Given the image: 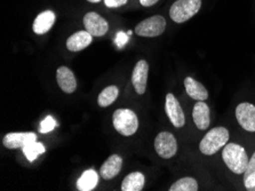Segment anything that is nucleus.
Instances as JSON below:
<instances>
[{
    "label": "nucleus",
    "mask_w": 255,
    "mask_h": 191,
    "mask_svg": "<svg viewBox=\"0 0 255 191\" xmlns=\"http://www.w3.org/2000/svg\"><path fill=\"white\" fill-rule=\"evenodd\" d=\"M166 30V19L161 15H153L135 26V33L140 37L154 38L163 34Z\"/></svg>",
    "instance_id": "39448f33"
},
{
    "label": "nucleus",
    "mask_w": 255,
    "mask_h": 191,
    "mask_svg": "<svg viewBox=\"0 0 255 191\" xmlns=\"http://www.w3.org/2000/svg\"><path fill=\"white\" fill-rule=\"evenodd\" d=\"M165 110L166 114L168 116V119L174 127L181 128L184 126L185 124V117L183 114L181 104L175 96L172 93H168L166 95V102H165Z\"/></svg>",
    "instance_id": "6e6552de"
},
{
    "label": "nucleus",
    "mask_w": 255,
    "mask_h": 191,
    "mask_svg": "<svg viewBox=\"0 0 255 191\" xmlns=\"http://www.w3.org/2000/svg\"><path fill=\"white\" fill-rule=\"evenodd\" d=\"M99 174L94 170H87L77 181V188L80 191H91L98 186Z\"/></svg>",
    "instance_id": "6ab92c4d"
},
{
    "label": "nucleus",
    "mask_w": 255,
    "mask_h": 191,
    "mask_svg": "<svg viewBox=\"0 0 255 191\" xmlns=\"http://www.w3.org/2000/svg\"><path fill=\"white\" fill-rule=\"evenodd\" d=\"M251 191H255V186L253 187V188H252V190H251Z\"/></svg>",
    "instance_id": "c85d7f7f"
},
{
    "label": "nucleus",
    "mask_w": 255,
    "mask_h": 191,
    "mask_svg": "<svg viewBox=\"0 0 255 191\" xmlns=\"http://www.w3.org/2000/svg\"><path fill=\"white\" fill-rule=\"evenodd\" d=\"M93 36L88 31H78L71 34L67 40V48L70 52H80L92 44Z\"/></svg>",
    "instance_id": "4468645a"
},
{
    "label": "nucleus",
    "mask_w": 255,
    "mask_h": 191,
    "mask_svg": "<svg viewBox=\"0 0 255 191\" xmlns=\"http://www.w3.org/2000/svg\"><path fill=\"white\" fill-rule=\"evenodd\" d=\"M158 1H159V0H140V3L144 7H150L153 6L154 3H157Z\"/></svg>",
    "instance_id": "bb28decb"
},
{
    "label": "nucleus",
    "mask_w": 255,
    "mask_h": 191,
    "mask_svg": "<svg viewBox=\"0 0 255 191\" xmlns=\"http://www.w3.org/2000/svg\"><path fill=\"white\" fill-rule=\"evenodd\" d=\"M202 7V0H176L169 9V16L175 23H184L194 17Z\"/></svg>",
    "instance_id": "20e7f679"
},
{
    "label": "nucleus",
    "mask_w": 255,
    "mask_h": 191,
    "mask_svg": "<svg viewBox=\"0 0 255 191\" xmlns=\"http://www.w3.org/2000/svg\"><path fill=\"white\" fill-rule=\"evenodd\" d=\"M192 119H194L197 128H199L200 131L207 130L210 126V108L204 101H198L195 104L194 111H192Z\"/></svg>",
    "instance_id": "2eb2a0df"
},
{
    "label": "nucleus",
    "mask_w": 255,
    "mask_h": 191,
    "mask_svg": "<svg viewBox=\"0 0 255 191\" xmlns=\"http://www.w3.org/2000/svg\"><path fill=\"white\" fill-rule=\"evenodd\" d=\"M244 185L245 188L249 191L252 190L255 186V153L253 154L252 158L249 161L244 172Z\"/></svg>",
    "instance_id": "5701e85b"
},
{
    "label": "nucleus",
    "mask_w": 255,
    "mask_h": 191,
    "mask_svg": "<svg viewBox=\"0 0 255 191\" xmlns=\"http://www.w3.org/2000/svg\"><path fill=\"white\" fill-rule=\"evenodd\" d=\"M123 167V159L119 155H113L103 163L100 169V175L104 180H113L121 173Z\"/></svg>",
    "instance_id": "ddd939ff"
},
{
    "label": "nucleus",
    "mask_w": 255,
    "mask_h": 191,
    "mask_svg": "<svg viewBox=\"0 0 255 191\" xmlns=\"http://www.w3.org/2000/svg\"><path fill=\"white\" fill-rule=\"evenodd\" d=\"M128 36V34H127ZM124 32H119L116 38V44H117L118 48H123L124 45H126V42L128 41V37H127Z\"/></svg>",
    "instance_id": "a878e982"
},
{
    "label": "nucleus",
    "mask_w": 255,
    "mask_h": 191,
    "mask_svg": "<svg viewBox=\"0 0 255 191\" xmlns=\"http://www.w3.org/2000/svg\"><path fill=\"white\" fill-rule=\"evenodd\" d=\"M56 80L60 88L67 94H72L77 89V80L73 72L67 67H60L56 71Z\"/></svg>",
    "instance_id": "f8f14e48"
},
{
    "label": "nucleus",
    "mask_w": 255,
    "mask_h": 191,
    "mask_svg": "<svg viewBox=\"0 0 255 191\" xmlns=\"http://www.w3.org/2000/svg\"><path fill=\"white\" fill-rule=\"evenodd\" d=\"M236 118L247 132H255V105L243 102L236 108Z\"/></svg>",
    "instance_id": "1a4fd4ad"
},
{
    "label": "nucleus",
    "mask_w": 255,
    "mask_h": 191,
    "mask_svg": "<svg viewBox=\"0 0 255 191\" xmlns=\"http://www.w3.org/2000/svg\"><path fill=\"white\" fill-rule=\"evenodd\" d=\"M36 140L37 135L32 132H15V133H8L3 136L2 144L7 149H18Z\"/></svg>",
    "instance_id": "9b49d317"
},
{
    "label": "nucleus",
    "mask_w": 255,
    "mask_h": 191,
    "mask_svg": "<svg viewBox=\"0 0 255 191\" xmlns=\"http://www.w3.org/2000/svg\"><path fill=\"white\" fill-rule=\"evenodd\" d=\"M154 149L159 157L169 159L177 153V142L169 132H161L154 139Z\"/></svg>",
    "instance_id": "423d86ee"
},
{
    "label": "nucleus",
    "mask_w": 255,
    "mask_h": 191,
    "mask_svg": "<svg viewBox=\"0 0 255 191\" xmlns=\"http://www.w3.org/2000/svg\"><path fill=\"white\" fill-rule=\"evenodd\" d=\"M128 0H104V3L106 6L109 7V8H116V7H121L126 5Z\"/></svg>",
    "instance_id": "393cba45"
},
{
    "label": "nucleus",
    "mask_w": 255,
    "mask_h": 191,
    "mask_svg": "<svg viewBox=\"0 0 255 191\" xmlns=\"http://www.w3.org/2000/svg\"><path fill=\"white\" fill-rule=\"evenodd\" d=\"M149 75V64L144 60H140L135 64L132 73V84L137 94H144L146 88V81Z\"/></svg>",
    "instance_id": "9d476101"
},
{
    "label": "nucleus",
    "mask_w": 255,
    "mask_h": 191,
    "mask_svg": "<svg viewBox=\"0 0 255 191\" xmlns=\"http://www.w3.org/2000/svg\"><path fill=\"white\" fill-rule=\"evenodd\" d=\"M184 87L187 94L196 101H205L208 99V92L203 84L191 77H187L184 79Z\"/></svg>",
    "instance_id": "f3484780"
},
{
    "label": "nucleus",
    "mask_w": 255,
    "mask_h": 191,
    "mask_svg": "<svg viewBox=\"0 0 255 191\" xmlns=\"http://www.w3.org/2000/svg\"><path fill=\"white\" fill-rule=\"evenodd\" d=\"M55 22V14L52 10H45L40 13L33 21L32 30L37 34H44L52 29Z\"/></svg>",
    "instance_id": "dca6fc26"
},
{
    "label": "nucleus",
    "mask_w": 255,
    "mask_h": 191,
    "mask_svg": "<svg viewBox=\"0 0 255 191\" xmlns=\"http://www.w3.org/2000/svg\"><path fill=\"white\" fill-rule=\"evenodd\" d=\"M85 30L88 31L93 37H102L109 30L107 19L95 11H90L84 16Z\"/></svg>",
    "instance_id": "0eeeda50"
},
{
    "label": "nucleus",
    "mask_w": 255,
    "mask_h": 191,
    "mask_svg": "<svg viewBox=\"0 0 255 191\" xmlns=\"http://www.w3.org/2000/svg\"><path fill=\"white\" fill-rule=\"evenodd\" d=\"M56 120L53 118L52 116H47L46 118L42 120L39 127V132L42 134L48 133V132H52L54 128L56 127Z\"/></svg>",
    "instance_id": "b1692460"
},
{
    "label": "nucleus",
    "mask_w": 255,
    "mask_h": 191,
    "mask_svg": "<svg viewBox=\"0 0 255 191\" xmlns=\"http://www.w3.org/2000/svg\"><path fill=\"white\" fill-rule=\"evenodd\" d=\"M198 183L194 178H182L173 183L169 188V191H197L198 190Z\"/></svg>",
    "instance_id": "412c9836"
},
{
    "label": "nucleus",
    "mask_w": 255,
    "mask_h": 191,
    "mask_svg": "<svg viewBox=\"0 0 255 191\" xmlns=\"http://www.w3.org/2000/svg\"><path fill=\"white\" fill-rule=\"evenodd\" d=\"M229 131L226 127H214L204 136L199 143L200 153L212 156L218 153V151L226 146L229 141Z\"/></svg>",
    "instance_id": "f03ea898"
},
{
    "label": "nucleus",
    "mask_w": 255,
    "mask_h": 191,
    "mask_svg": "<svg viewBox=\"0 0 255 191\" xmlns=\"http://www.w3.org/2000/svg\"><path fill=\"white\" fill-rule=\"evenodd\" d=\"M145 178L141 172H132L124 179L122 183L123 191H141L144 187Z\"/></svg>",
    "instance_id": "a211bd4d"
},
{
    "label": "nucleus",
    "mask_w": 255,
    "mask_h": 191,
    "mask_svg": "<svg viewBox=\"0 0 255 191\" xmlns=\"http://www.w3.org/2000/svg\"><path fill=\"white\" fill-rule=\"evenodd\" d=\"M119 95V89L117 86H108L100 93L98 97V103L100 107L106 108L113 104Z\"/></svg>",
    "instance_id": "aec40b11"
},
{
    "label": "nucleus",
    "mask_w": 255,
    "mask_h": 191,
    "mask_svg": "<svg viewBox=\"0 0 255 191\" xmlns=\"http://www.w3.org/2000/svg\"><path fill=\"white\" fill-rule=\"evenodd\" d=\"M113 123L115 130L124 136L135 134L138 128L137 116L130 109H117L114 112Z\"/></svg>",
    "instance_id": "7ed1b4c3"
},
{
    "label": "nucleus",
    "mask_w": 255,
    "mask_h": 191,
    "mask_svg": "<svg viewBox=\"0 0 255 191\" xmlns=\"http://www.w3.org/2000/svg\"><path fill=\"white\" fill-rule=\"evenodd\" d=\"M87 1H90V2H93V3H98V2H100V1H101V0H87Z\"/></svg>",
    "instance_id": "cd10ccee"
},
{
    "label": "nucleus",
    "mask_w": 255,
    "mask_h": 191,
    "mask_svg": "<svg viewBox=\"0 0 255 191\" xmlns=\"http://www.w3.org/2000/svg\"><path fill=\"white\" fill-rule=\"evenodd\" d=\"M222 158L228 169L235 174H244L250 161L246 150L237 143H227L223 148Z\"/></svg>",
    "instance_id": "f257e3e1"
},
{
    "label": "nucleus",
    "mask_w": 255,
    "mask_h": 191,
    "mask_svg": "<svg viewBox=\"0 0 255 191\" xmlns=\"http://www.w3.org/2000/svg\"><path fill=\"white\" fill-rule=\"evenodd\" d=\"M22 150H23V154H24L25 157L28 158L29 162H34L38 156L45 153L46 149L42 143L33 141L29 144H26L25 147H23Z\"/></svg>",
    "instance_id": "4be33fe9"
}]
</instances>
